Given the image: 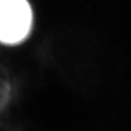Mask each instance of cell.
Listing matches in <instances>:
<instances>
[{
    "label": "cell",
    "instance_id": "cell-1",
    "mask_svg": "<svg viewBox=\"0 0 131 131\" xmlns=\"http://www.w3.org/2000/svg\"><path fill=\"white\" fill-rule=\"evenodd\" d=\"M32 12L27 0H0V41L16 44L30 32Z\"/></svg>",
    "mask_w": 131,
    "mask_h": 131
}]
</instances>
